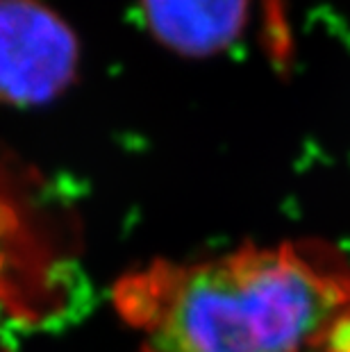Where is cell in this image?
Returning <instances> with one entry per match:
<instances>
[{
  "mask_svg": "<svg viewBox=\"0 0 350 352\" xmlns=\"http://www.w3.org/2000/svg\"><path fill=\"white\" fill-rule=\"evenodd\" d=\"M141 352H307L350 305V261L323 239L160 264L121 287Z\"/></svg>",
  "mask_w": 350,
  "mask_h": 352,
  "instance_id": "1",
  "label": "cell"
},
{
  "mask_svg": "<svg viewBox=\"0 0 350 352\" xmlns=\"http://www.w3.org/2000/svg\"><path fill=\"white\" fill-rule=\"evenodd\" d=\"M73 28L41 0H0V104L55 100L78 76Z\"/></svg>",
  "mask_w": 350,
  "mask_h": 352,
  "instance_id": "2",
  "label": "cell"
},
{
  "mask_svg": "<svg viewBox=\"0 0 350 352\" xmlns=\"http://www.w3.org/2000/svg\"><path fill=\"white\" fill-rule=\"evenodd\" d=\"M141 5L155 39L193 57L228 48L248 19V0H141Z\"/></svg>",
  "mask_w": 350,
  "mask_h": 352,
  "instance_id": "3",
  "label": "cell"
},
{
  "mask_svg": "<svg viewBox=\"0 0 350 352\" xmlns=\"http://www.w3.org/2000/svg\"><path fill=\"white\" fill-rule=\"evenodd\" d=\"M318 352H350V305L334 316L323 329L316 348Z\"/></svg>",
  "mask_w": 350,
  "mask_h": 352,
  "instance_id": "4",
  "label": "cell"
}]
</instances>
